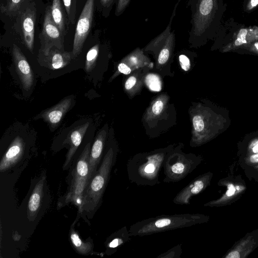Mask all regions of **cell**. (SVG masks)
Instances as JSON below:
<instances>
[{
    "label": "cell",
    "mask_w": 258,
    "mask_h": 258,
    "mask_svg": "<svg viewBox=\"0 0 258 258\" xmlns=\"http://www.w3.org/2000/svg\"><path fill=\"white\" fill-rule=\"evenodd\" d=\"M25 148L23 140L17 137L5 153L0 163L1 171H4L15 164L22 157Z\"/></svg>",
    "instance_id": "obj_19"
},
{
    "label": "cell",
    "mask_w": 258,
    "mask_h": 258,
    "mask_svg": "<svg viewBox=\"0 0 258 258\" xmlns=\"http://www.w3.org/2000/svg\"><path fill=\"white\" fill-rule=\"evenodd\" d=\"M70 237L74 246L80 253L86 254L91 250L92 244L90 242L82 241L74 229L71 230Z\"/></svg>",
    "instance_id": "obj_26"
},
{
    "label": "cell",
    "mask_w": 258,
    "mask_h": 258,
    "mask_svg": "<svg viewBox=\"0 0 258 258\" xmlns=\"http://www.w3.org/2000/svg\"><path fill=\"white\" fill-rule=\"evenodd\" d=\"M169 98L167 95L161 94L155 98L151 102L150 105L144 115V119L145 122L151 124L155 123L163 116L166 109Z\"/></svg>",
    "instance_id": "obj_20"
},
{
    "label": "cell",
    "mask_w": 258,
    "mask_h": 258,
    "mask_svg": "<svg viewBox=\"0 0 258 258\" xmlns=\"http://www.w3.org/2000/svg\"><path fill=\"white\" fill-rule=\"evenodd\" d=\"M235 191V188L232 184H229L228 186V190L226 192V195L228 197H231L233 195Z\"/></svg>",
    "instance_id": "obj_36"
},
{
    "label": "cell",
    "mask_w": 258,
    "mask_h": 258,
    "mask_svg": "<svg viewBox=\"0 0 258 258\" xmlns=\"http://www.w3.org/2000/svg\"><path fill=\"white\" fill-rule=\"evenodd\" d=\"M131 0H116L115 15L116 16L121 15L128 6Z\"/></svg>",
    "instance_id": "obj_31"
},
{
    "label": "cell",
    "mask_w": 258,
    "mask_h": 258,
    "mask_svg": "<svg viewBox=\"0 0 258 258\" xmlns=\"http://www.w3.org/2000/svg\"><path fill=\"white\" fill-rule=\"evenodd\" d=\"M250 161L252 163L258 162V154L252 155L250 157Z\"/></svg>",
    "instance_id": "obj_39"
},
{
    "label": "cell",
    "mask_w": 258,
    "mask_h": 258,
    "mask_svg": "<svg viewBox=\"0 0 258 258\" xmlns=\"http://www.w3.org/2000/svg\"><path fill=\"white\" fill-rule=\"evenodd\" d=\"M251 50L258 53V42H255L253 44L251 48Z\"/></svg>",
    "instance_id": "obj_40"
},
{
    "label": "cell",
    "mask_w": 258,
    "mask_h": 258,
    "mask_svg": "<svg viewBox=\"0 0 258 258\" xmlns=\"http://www.w3.org/2000/svg\"><path fill=\"white\" fill-rule=\"evenodd\" d=\"M19 26L24 43L31 52L34 48L36 9L27 7L20 14Z\"/></svg>",
    "instance_id": "obj_10"
},
{
    "label": "cell",
    "mask_w": 258,
    "mask_h": 258,
    "mask_svg": "<svg viewBox=\"0 0 258 258\" xmlns=\"http://www.w3.org/2000/svg\"><path fill=\"white\" fill-rule=\"evenodd\" d=\"M191 11L188 42L191 47L199 46L207 37L218 8V0H188Z\"/></svg>",
    "instance_id": "obj_5"
},
{
    "label": "cell",
    "mask_w": 258,
    "mask_h": 258,
    "mask_svg": "<svg viewBox=\"0 0 258 258\" xmlns=\"http://www.w3.org/2000/svg\"><path fill=\"white\" fill-rule=\"evenodd\" d=\"M117 148L110 147L106 152L96 173L91 178L81 196L80 210L91 212L98 207L114 164Z\"/></svg>",
    "instance_id": "obj_4"
},
{
    "label": "cell",
    "mask_w": 258,
    "mask_h": 258,
    "mask_svg": "<svg viewBox=\"0 0 258 258\" xmlns=\"http://www.w3.org/2000/svg\"><path fill=\"white\" fill-rule=\"evenodd\" d=\"M72 59V53L56 47H52L47 55L39 51L40 64L50 70L61 69L68 65Z\"/></svg>",
    "instance_id": "obj_13"
},
{
    "label": "cell",
    "mask_w": 258,
    "mask_h": 258,
    "mask_svg": "<svg viewBox=\"0 0 258 258\" xmlns=\"http://www.w3.org/2000/svg\"><path fill=\"white\" fill-rule=\"evenodd\" d=\"M107 132L103 129L96 136L91 149L89 157V179L95 175L98 170L104 147Z\"/></svg>",
    "instance_id": "obj_17"
},
{
    "label": "cell",
    "mask_w": 258,
    "mask_h": 258,
    "mask_svg": "<svg viewBox=\"0 0 258 258\" xmlns=\"http://www.w3.org/2000/svg\"><path fill=\"white\" fill-rule=\"evenodd\" d=\"M74 102L73 96L65 97L57 104L42 111L35 118H42L51 127L54 128L61 121Z\"/></svg>",
    "instance_id": "obj_12"
},
{
    "label": "cell",
    "mask_w": 258,
    "mask_h": 258,
    "mask_svg": "<svg viewBox=\"0 0 258 258\" xmlns=\"http://www.w3.org/2000/svg\"><path fill=\"white\" fill-rule=\"evenodd\" d=\"M90 151V143H88L81 154L76 165L74 175L75 186L85 188L90 181L89 157Z\"/></svg>",
    "instance_id": "obj_15"
},
{
    "label": "cell",
    "mask_w": 258,
    "mask_h": 258,
    "mask_svg": "<svg viewBox=\"0 0 258 258\" xmlns=\"http://www.w3.org/2000/svg\"><path fill=\"white\" fill-rule=\"evenodd\" d=\"M44 180L42 178L36 184L30 196L28 205V213L29 218L34 219L40 207L43 194Z\"/></svg>",
    "instance_id": "obj_23"
},
{
    "label": "cell",
    "mask_w": 258,
    "mask_h": 258,
    "mask_svg": "<svg viewBox=\"0 0 258 258\" xmlns=\"http://www.w3.org/2000/svg\"><path fill=\"white\" fill-rule=\"evenodd\" d=\"M115 0H100L102 7L106 9H109Z\"/></svg>",
    "instance_id": "obj_33"
},
{
    "label": "cell",
    "mask_w": 258,
    "mask_h": 258,
    "mask_svg": "<svg viewBox=\"0 0 258 258\" xmlns=\"http://www.w3.org/2000/svg\"><path fill=\"white\" fill-rule=\"evenodd\" d=\"M252 151L255 153H258V140L253 141L251 145Z\"/></svg>",
    "instance_id": "obj_38"
},
{
    "label": "cell",
    "mask_w": 258,
    "mask_h": 258,
    "mask_svg": "<svg viewBox=\"0 0 258 258\" xmlns=\"http://www.w3.org/2000/svg\"><path fill=\"white\" fill-rule=\"evenodd\" d=\"M258 40V27L242 28L239 30L234 40L226 45L223 52H227L248 44Z\"/></svg>",
    "instance_id": "obj_21"
},
{
    "label": "cell",
    "mask_w": 258,
    "mask_h": 258,
    "mask_svg": "<svg viewBox=\"0 0 258 258\" xmlns=\"http://www.w3.org/2000/svg\"><path fill=\"white\" fill-rule=\"evenodd\" d=\"M99 51V45L96 44L88 51L85 64V69L87 72H91L96 66Z\"/></svg>",
    "instance_id": "obj_28"
},
{
    "label": "cell",
    "mask_w": 258,
    "mask_h": 258,
    "mask_svg": "<svg viewBox=\"0 0 258 258\" xmlns=\"http://www.w3.org/2000/svg\"><path fill=\"white\" fill-rule=\"evenodd\" d=\"M27 0H6L5 5L1 4V11L3 13L14 16L19 15L23 10Z\"/></svg>",
    "instance_id": "obj_25"
},
{
    "label": "cell",
    "mask_w": 258,
    "mask_h": 258,
    "mask_svg": "<svg viewBox=\"0 0 258 258\" xmlns=\"http://www.w3.org/2000/svg\"><path fill=\"white\" fill-rule=\"evenodd\" d=\"M51 13L55 24L65 35L66 33V19L60 0H52Z\"/></svg>",
    "instance_id": "obj_24"
},
{
    "label": "cell",
    "mask_w": 258,
    "mask_h": 258,
    "mask_svg": "<svg viewBox=\"0 0 258 258\" xmlns=\"http://www.w3.org/2000/svg\"><path fill=\"white\" fill-rule=\"evenodd\" d=\"M240 254L238 251L235 250L230 252L226 256V258H239Z\"/></svg>",
    "instance_id": "obj_37"
},
{
    "label": "cell",
    "mask_w": 258,
    "mask_h": 258,
    "mask_svg": "<svg viewBox=\"0 0 258 258\" xmlns=\"http://www.w3.org/2000/svg\"><path fill=\"white\" fill-rule=\"evenodd\" d=\"M207 181L208 177L206 175L196 177L177 194L173 199V203L177 205L189 204L190 199L205 188Z\"/></svg>",
    "instance_id": "obj_16"
},
{
    "label": "cell",
    "mask_w": 258,
    "mask_h": 258,
    "mask_svg": "<svg viewBox=\"0 0 258 258\" xmlns=\"http://www.w3.org/2000/svg\"><path fill=\"white\" fill-rule=\"evenodd\" d=\"M64 36L52 19L51 6H47L45 12L42 30L39 36L41 43L39 51L47 55L53 47L64 50Z\"/></svg>",
    "instance_id": "obj_7"
},
{
    "label": "cell",
    "mask_w": 258,
    "mask_h": 258,
    "mask_svg": "<svg viewBox=\"0 0 258 258\" xmlns=\"http://www.w3.org/2000/svg\"><path fill=\"white\" fill-rule=\"evenodd\" d=\"M94 0H87L79 17L74 38L72 58H76L82 51L90 31L93 19Z\"/></svg>",
    "instance_id": "obj_8"
},
{
    "label": "cell",
    "mask_w": 258,
    "mask_h": 258,
    "mask_svg": "<svg viewBox=\"0 0 258 258\" xmlns=\"http://www.w3.org/2000/svg\"><path fill=\"white\" fill-rule=\"evenodd\" d=\"M89 123L80 125L74 128L68 135L67 140L69 142L70 148L67 154L64 167L67 166L71 161L89 127Z\"/></svg>",
    "instance_id": "obj_22"
},
{
    "label": "cell",
    "mask_w": 258,
    "mask_h": 258,
    "mask_svg": "<svg viewBox=\"0 0 258 258\" xmlns=\"http://www.w3.org/2000/svg\"><path fill=\"white\" fill-rule=\"evenodd\" d=\"M205 218L199 214L162 215L137 222L128 230L131 236L148 235L192 226L203 222Z\"/></svg>",
    "instance_id": "obj_3"
},
{
    "label": "cell",
    "mask_w": 258,
    "mask_h": 258,
    "mask_svg": "<svg viewBox=\"0 0 258 258\" xmlns=\"http://www.w3.org/2000/svg\"><path fill=\"white\" fill-rule=\"evenodd\" d=\"M62 2L68 16H70L71 14L72 0H62Z\"/></svg>",
    "instance_id": "obj_34"
},
{
    "label": "cell",
    "mask_w": 258,
    "mask_h": 258,
    "mask_svg": "<svg viewBox=\"0 0 258 258\" xmlns=\"http://www.w3.org/2000/svg\"><path fill=\"white\" fill-rule=\"evenodd\" d=\"M12 54L16 72L24 89L29 90L34 83V74L26 57L20 48L13 44Z\"/></svg>",
    "instance_id": "obj_11"
},
{
    "label": "cell",
    "mask_w": 258,
    "mask_h": 258,
    "mask_svg": "<svg viewBox=\"0 0 258 258\" xmlns=\"http://www.w3.org/2000/svg\"><path fill=\"white\" fill-rule=\"evenodd\" d=\"M175 145L138 153L126 164L129 180L138 185L154 186L160 183L159 174L167 154Z\"/></svg>",
    "instance_id": "obj_1"
},
{
    "label": "cell",
    "mask_w": 258,
    "mask_h": 258,
    "mask_svg": "<svg viewBox=\"0 0 258 258\" xmlns=\"http://www.w3.org/2000/svg\"><path fill=\"white\" fill-rule=\"evenodd\" d=\"M151 65L153 66V63L143 50L137 48L120 61L117 66V70L109 81L120 74L127 75L138 69Z\"/></svg>",
    "instance_id": "obj_9"
},
{
    "label": "cell",
    "mask_w": 258,
    "mask_h": 258,
    "mask_svg": "<svg viewBox=\"0 0 258 258\" xmlns=\"http://www.w3.org/2000/svg\"><path fill=\"white\" fill-rule=\"evenodd\" d=\"M131 237L129 230L127 229L126 226H124L118 231L117 236L109 242L108 247L113 249L121 246L127 242L130 239Z\"/></svg>",
    "instance_id": "obj_27"
},
{
    "label": "cell",
    "mask_w": 258,
    "mask_h": 258,
    "mask_svg": "<svg viewBox=\"0 0 258 258\" xmlns=\"http://www.w3.org/2000/svg\"><path fill=\"white\" fill-rule=\"evenodd\" d=\"M258 5V0H249L246 9L247 10H251Z\"/></svg>",
    "instance_id": "obj_35"
},
{
    "label": "cell",
    "mask_w": 258,
    "mask_h": 258,
    "mask_svg": "<svg viewBox=\"0 0 258 258\" xmlns=\"http://www.w3.org/2000/svg\"><path fill=\"white\" fill-rule=\"evenodd\" d=\"M192 121L191 146H197L214 138L226 128L225 116L213 107L198 103L190 110Z\"/></svg>",
    "instance_id": "obj_2"
},
{
    "label": "cell",
    "mask_w": 258,
    "mask_h": 258,
    "mask_svg": "<svg viewBox=\"0 0 258 258\" xmlns=\"http://www.w3.org/2000/svg\"><path fill=\"white\" fill-rule=\"evenodd\" d=\"M178 60L179 64L181 69L184 71H188L189 70L191 64L189 57L184 53H182L179 55Z\"/></svg>",
    "instance_id": "obj_32"
},
{
    "label": "cell",
    "mask_w": 258,
    "mask_h": 258,
    "mask_svg": "<svg viewBox=\"0 0 258 258\" xmlns=\"http://www.w3.org/2000/svg\"><path fill=\"white\" fill-rule=\"evenodd\" d=\"M153 66H147L134 71L128 75L124 82V88L126 94L132 98L141 90L145 78L149 69Z\"/></svg>",
    "instance_id": "obj_18"
},
{
    "label": "cell",
    "mask_w": 258,
    "mask_h": 258,
    "mask_svg": "<svg viewBox=\"0 0 258 258\" xmlns=\"http://www.w3.org/2000/svg\"><path fill=\"white\" fill-rule=\"evenodd\" d=\"M183 145L179 144L167 154L163 164L164 182H178L192 172L200 162L199 156L182 151Z\"/></svg>",
    "instance_id": "obj_6"
},
{
    "label": "cell",
    "mask_w": 258,
    "mask_h": 258,
    "mask_svg": "<svg viewBox=\"0 0 258 258\" xmlns=\"http://www.w3.org/2000/svg\"><path fill=\"white\" fill-rule=\"evenodd\" d=\"M175 45V35L174 31H171L168 37L163 43L149 49L145 52L152 53L156 60L157 68H162L172 58Z\"/></svg>",
    "instance_id": "obj_14"
},
{
    "label": "cell",
    "mask_w": 258,
    "mask_h": 258,
    "mask_svg": "<svg viewBox=\"0 0 258 258\" xmlns=\"http://www.w3.org/2000/svg\"><path fill=\"white\" fill-rule=\"evenodd\" d=\"M145 83L153 91H159L162 88V82L159 77L154 74H147Z\"/></svg>",
    "instance_id": "obj_29"
},
{
    "label": "cell",
    "mask_w": 258,
    "mask_h": 258,
    "mask_svg": "<svg viewBox=\"0 0 258 258\" xmlns=\"http://www.w3.org/2000/svg\"><path fill=\"white\" fill-rule=\"evenodd\" d=\"M182 252L181 246L178 245L171 249L168 250L164 253L161 254L157 257L161 258H178Z\"/></svg>",
    "instance_id": "obj_30"
}]
</instances>
